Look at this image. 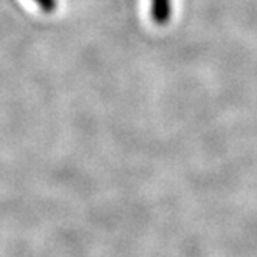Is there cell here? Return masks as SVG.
<instances>
[{"mask_svg":"<svg viewBox=\"0 0 257 257\" xmlns=\"http://www.w3.org/2000/svg\"><path fill=\"white\" fill-rule=\"evenodd\" d=\"M34 2H38V5L47 13H51L54 7H56V0H34Z\"/></svg>","mask_w":257,"mask_h":257,"instance_id":"7a4b0ae2","label":"cell"},{"mask_svg":"<svg viewBox=\"0 0 257 257\" xmlns=\"http://www.w3.org/2000/svg\"><path fill=\"white\" fill-rule=\"evenodd\" d=\"M151 10H152L154 21L160 25H164L169 21L171 13H172L171 0H152Z\"/></svg>","mask_w":257,"mask_h":257,"instance_id":"6da1fadb","label":"cell"}]
</instances>
